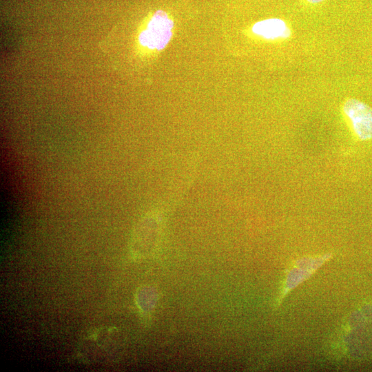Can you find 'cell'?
<instances>
[{"label":"cell","mask_w":372,"mask_h":372,"mask_svg":"<svg viewBox=\"0 0 372 372\" xmlns=\"http://www.w3.org/2000/svg\"><path fill=\"white\" fill-rule=\"evenodd\" d=\"M343 110L359 139L365 141L372 138L371 107L360 101L350 99L344 103Z\"/></svg>","instance_id":"obj_2"},{"label":"cell","mask_w":372,"mask_h":372,"mask_svg":"<svg viewBox=\"0 0 372 372\" xmlns=\"http://www.w3.org/2000/svg\"><path fill=\"white\" fill-rule=\"evenodd\" d=\"M173 21L161 10L156 12L146 28L142 31L138 39L140 43L152 50H162L172 37Z\"/></svg>","instance_id":"obj_1"},{"label":"cell","mask_w":372,"mask_h":372,"mask_svg":"<svg viewBox=\"0 0 372 372\" xmlns=\"http://www.w3.org/2000/svg\"><path fill=\"white\" fill-rule=\"evenodd\" d=\"M308 1L311 2V3H318V2H320L323 0H307Z\"/></svg>","instance_id":"obj_4"},{"label":"cell","mask_w":372,"mask_h":372,"mask_svg":"<svg viewBox=\"0 0 372 372\" xmlns=\"http://www.w3.org/2000/svg\"><path fill=\"white\" fill-rule=\"evenodd\" d=\"M252 31L265 39H275L288 37L291 32L286 23L281 19H270L256 23Z\"/></svg>","instance_id":"obj_3"}]
</instances>
